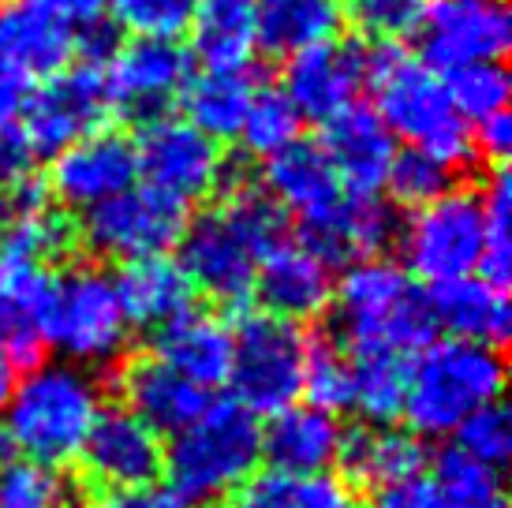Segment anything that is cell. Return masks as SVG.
<instances>
[{
  "instance_id": "6da1fadb",
  "label": "cell",
  "mask_w": 512,
  "mask_h": 508,
  "mask_svg": "<svg viewBox=\"0 0 512 508\" xmlns=\"http://www.w3.org/2000/svg\"><path fill=\"white\" fill-rule=\"evenodd\" d=\"M285 236V213L262 187H232L228 198L187 221L180 236V269L191 288L217 303H243L255 288L258 258Z\"/></svg>"
},
{
  "instance_id": "7a4b0ae2",
  "label": "cell",
  "mask_w": 512,
  "mask_h": 508,
  "mask_svg": "<svg viewBox=\"0 0 512 508\" xmlns=\"http://www.w3.org/2000/svg\"><path fill=\"white\" fill-rule=\"evenodd\" d=\"M101 415V385L75 363H34L15 378L4 408V438L23 460L64 467L79 460L83 441Z\"/></svg>"
},
{
  "instance_id": "3957f363",
  "label": "cell",
  "mask_w": 512,
  "mask_h": 508,
  "mask_svg": "<svg viewBox=\"0 0 512 508\" xmlns=\"http://www.w3.org/2000/svg\"><path fill=\"white\" fill-rule=\"evenodd\" d=\"M367 83L374 86L378 101L374 113L408 150L434 154L456 169L475 157L471 124L453 105L445 79L419 57L404 53L397 42L382 45L374 57H367Z\"/></svg>"
},
{
  "instance_id": "277c9868",
  "label": "cell",
  "mask_w": 512,
  "mask_h": 508,
  "mask_svg": "<svg viewBox=\"0 0 512 508\" xmlns=\"http://www.w3.org/2000/svg\"><path fill=\"white\" fill-rule=\"evenodd\" d=\"M412 355L400 415L415 438H453L468 415L501 400L505 363L494 348L445 337L427 340Z\"/></svg>"
},
{
  "instance_id": "5b68a950",
  "label": "cell",
  "mask_w": 512,
  "mask_h": 508,
  "mask_svg": "<svg viewBox=\"0 0 512 508\" xmlns=\"http://www.w3.org/2000/svg\"><path fill=\"white\" fill-rule=\"evenodd\" d=\"M333 311L352 352L412 355L434 333L423 284L389 258H356L333 284Z\"/></svg>"
},
{
  "instance_id": "8992f818",
  "label": "cell",
  "mask_w": 512,
  "mask_h": 508,
  "mask_svg": "<svg viewBox=\"0 0 512 508\" xmlns=\"http://www.w3.org/2000/svg\"><path fill=\"white\" fill-rule=\"evenodd\" d=\"M262 460V423L258 415L228 400V404H206L199 419H191L184 430L172 434L165 445V475L172 494L187 505L217 501L232 494Z\"/></svg>"
},
{
  "instance_id": "52a82bcc",
  "label": "cell",
  "mask_w": 512,
  "mask_h": 508,
  "mask_svg": "<svg viewBox=\"0 0 512 508\" xmlns=\"http://www.w3.org/2000/svg\"><path fill=\"white\" fill-rule=\"evenodd\" d=\"M311 340L303 325L277 318V314H247L232 329V363L228 385L236 404L251 415H277L303 396V370H307Z\"/></svg>"
},
{
  "instance_id": "ba28073f",
  "label": "cell",
  "mask_w": 512,
  "mask_h": 508,
  "mask_svg": "<svg viewBox=\"0 0 512 508\" xmlns=\"http://www.w3.org/2000/svg\"><path fill=\"white\" fill-rule=\"evenodd\" d=\"M131 318L116 296L109 273L94 266L68 269L53 281V303L45 322V344H53L64 363L105 367L124 355L131 340Z\"/></svg>"
},
{
  "instance_id": "9c48e42d",
  "label": "cell",
  "mask_w": 512,
  "mask_h": 508,
  "mask_svg": "<svg viewBox=\"0 0 512 508\" xmlns=\"http://www.w3.org/2000/svg\"><path fill=\"white\" fill-rule=\"evenodd\" d=\"M397 236L404 251V269L415 281H427L430 288L479 273L486 251L483 195L449 187L445 195L415 206L408 225Z\"/></svg>"
},
{
  "instance_id": "30bf717a",
  "label": "cell",
  "mask_w": 512,
  "mask_h": 508,
  "mask_svg": "<svg viewBox=\"0 0 512 508\" xmlns=\"http://www.w3.org/2000/svg\"><path fill=\"white\" fill-rule=\"evenodd\" d=\"M113 113V98L105 86V71L98 64L60 68L27 90L19 105V131L38 157H53L75 139L105 127Z\"/></svg>"
},
{
  "instance_id": "8fae6325",
  "label": "cell",
  "mask_w": 512,
  "mask_h": 508,
  "mask_svg": "<svg viewBox=\"0 0 512 508\" xmlns=\"http://www.w3.org/2000/svg\"><path fill=\"white\" fill-rule=\"evenodd\" d=\"M187 228V206L154 187H128L90 206L83 217L86 247L113 262L154 258L180 243Z\"/></svg>"
},
{
  "instance_id": "7c38bea8",
  "label": "cell",
  "mask_w": 512,
  "mask_h": 508,
  "mask_svg": "<svg viewBox=\"0 0 512 508\" xmlns=\"http://www.w3.org/2000/svg\"><path fill=\"white\" fill-rule=\"evenodd\" d=\"M135 165L146 187L176 202L210 198L225 184V150L221 142L202 135L184 116H154L135 139Z\"/></svg>"
},
{
  "instance_id": "4fadbf2b",
  "label": "cell",
  "mask_w": 512,
  "mask_h": 508,
  "mask_svg": "<svg viewBox=\"0 0 512 508\" xmlns=\"http://www.w3.org/2000/svg\"><path fill=\"white\" fill-rule=\"evenodd\" d=\"M266 195L277 202V210L285 217H296L303 240L329 258L344 202L352 191L341 184V176L333 172L322 146L296 139L288 150L266 157Z\"/></svg>"
},
{
  "instance_id": "5bb4252c",
  "label": "cell",
  "mask_w": 512,
  "mask_h": 508,
  "mask_svg": "<svg viewBox=\"0 0 512 508\" xmlns=\"http://www.w3.org/2000/svg\"><path fill=\"white\" fill-rule=\"evenodd\" d=\"M419 60L438 75L494 64L509 53L512 19L505 0H427L419 15Z\"/></svg>"
},
{
  "instance_id": "9a60e30c",
  "label": "cell",
  "mask_w": 512,
  "mask_h": 508,
  "mask_svg": "<svg viewBox=\"0 0 512 508\" xmlns=\"http://www.w3.org/2000/svg\"><path fill=\"white\" fill-rule=\"evenodd\" d=\"M105 86L113 109L131 116H161L191 79V53L176 38H131L105 60Z\"/></svg>"
},
{
  "instance_id": "2e32d148",
  "label": "cell",
  "mask_w": 512,
  "mask_h": 508,
  "mask_svg": "<svg viewBox=\"0 0 512 508\" xmlns=\"http://www.w3.org/2000/svg\"><path fill=\"white\" fill-rule=\"evenodd\" d=\"M139 165H135V142L120 131H90L72 146L53 154L49 191L68 210H90L105 198L135 187Z\"/></svg>"
},
{
  "instance_id": "e0dca14e",
  "label": "cell",
  "mask_w": 512,
  "mask_h": 508,
  "mask_svg": "<svg viewBox=\"0 0 512 508\" xmlns=\"http://www.w3.org/2000/svg\"><path fill=\"white\" fill-rule=\"evenodd\" d=\"M333 262L311 247L307 240H281L258 258L255 288L262 299V311L288 318V322H311L333 303Z\"/></svg>"
},
{
  "instance_id": "ac0fdd59",
  "label": "cell",
  "mask_w": 512,
  "mask_h": 508,
  "mask_svg": "<svg viewBox=\"0 0 512 508\" xmlns=\"http://www.w3.org/2000/svg\"><path fill=\"white\" fill-rule=\"evenodd\" d=\"M86 475L101 482L105 490H131V486H154L165 467V445L154 426H146L128 408H101L90 434L83 441Z\"/></svg>"
},
{
  "instance_id": "d6986e66",
  "label": "cell",
  "mask_w": 512,
  "mask_h": 508,
  "mask_svg": "<svg viewBox=\"0 0 512 508\" xmlns=\"http://www.w3.org/2000/svg\"><path fill=\"white\" fill-rule=\"evenodd\" d=\"M367 86V53L352 42H322L288 57L285 90L303 120L326 124L348 105L359 101V90Z\"/></svg>"
},
{
  "instance_id": "ffe728a7",
  "label": "cell",
  "mask_w": 512,
  "mask_h": 508,
  "mask_svg": "<svg viewBox=\"0 0 512 508\" xmlns=\"http://www.w3.org/2000/svg\"><path fill=\"white\" fill-rule=\"evenodd\" d=\"M53 281L45 262L0 254V355L12 367H34L42 359Z\"/></svg>"
},
{
  "instance_id": "44dd1931",
  "label": "cell",
  "mask_w": 512,
  "mask_h": 508,
  "mask_svg": "<svg viewBox=\"0 0 512 508\" xmlns=\"http://www.w3.org/2000/svg\"><path fill=\"white\" fill-rule=\"evenodd\" d=\"M322 154L329 157L341 184L356 195H378L397 161V139L382 124V116L370 105H348L344 113L326 120L322 131Z\"/></svg>"
},
{
  "instance_id": "7402d4cb",
  "label": "cell",
  "mask_w": 512,
  "mask_h": 508,
  "mask_svg": "<svg viewBox=\"0 0 512 508\" xmlns=\"http://www.w3.org/2000/svg\"><path fill=\"white\" fill-rule=\"evenodd\" d=\"M165 367L195 381L199 389H217L228 381V363H232V329H225L221 318L202 311H184L172 322L157 325L154 352Z\"/></svg>"
},
{
  "instance_id": "603a6c76",
  "label": "cell",
  "mask_w": 512,
  "mask_h": 508,
  "mask_svg": "<svg viewBox=\"0 0 512 508\" xmlns=\"http://www.w3.org/2000/svg\"><path fill=\"white\" fill-rule=\"evenodd\" d=\"M434 329H445L456 340L498 348L509 333V296L505 284L486 281L483 273H468L456 281L434 284L427 292Z\"/></svg>"
},
{
  "instance_id": "cb8c5ba5",
  "label": "cell",
  "mask_w": 512,
  "mask_h": 508,
  "mask_svg": "<svg viewBox=\"0 0 512 508\" xmlns=\"http://www.w3.org/2000/svg\"><path fill=\"white\" fill-rule=\"evenodd\" d=\"M344 430L333 411L288 404L262 426V456L281 471H326L341 456Z\"/></svg>"
},
{
  "instance_id": "d4e9b609",
  "label": "cell",
  "mask_w": 512,
  "mask_h": 508,
  "mask_svg": "<svg viewBox=\"0 0 512 508\" xmlns=\"http://www.w3.org/2000/svg\"><path fill=\"white\" fill-rule=\"evenodd\" d=\"M128 411H135L146 426H154L157 434H176L184 430L191 419H199L202 408L210 404V393L199 389L195 381L165 367L157 355L135 359L124 378H120Z\"/></svg>"
},
{
  "instance_id": "484cf974",
  "label": "cell",
  "mask_w": 512,
  "mask_h": 508,
  "mask_svg": "<svg viewBox=\"0 0 512 508\" xmlns=\"http://www.w3.org/2000/svg\"><path fill=\"white\" fill-rule=\"evenodd\" d=\"M228 508H363L356 486L329 471H251Z\"/></svg>"
},
{
  "instance_id": "4316f807",
  "label": "cell",
  "mask_w": 512,
  "mask_h": 508,
  "mask_svg": "<svg viewBox=\"0 0 512 508\" xmlns=\"http://www.w3.org/2000/svg\"><path fill=\"white\" fill-rule=\"evenodd\" d=\"M113 284L131 325H154L157 329V325L172 322L176 314L191 311V299H195L187 273L180 269V262H172L169 254L124 262Z\"/></svg>"
},
{
  "instance_id": "83f0119b",
  "label": "cell",
  "mask_w": 512,
  "mask_h": 508,
  "mask_svg": "<svg viewBox=\"0 0 512 508\" xmlns=\"http://www.w3.org/2000/svg\"><path fill=\"white\" fill-rule=\"evenodd\" d=\"M0 49L27 79H45L68 68L75 53V34L60 27L34 0H15L0 12Z\"/></svg>"
},
{
  "instance_id": "f1b7e54d",
  "label": "cell",
  "mask_w": 512,
  "mask_h": 508,
  "mask_svg": "<svg viewBox=\"0 0 512 508\" xmlns=\"http://www.w3.org/2000/svg\"><path fill=\"white\" fill-rule=\"evenodd\" d=\"M187 30L206 68H247L258 53L255 0H199Z\"/></svg>"
},
{
  "instance_id": "f546056e",
  "label": "cell",
  "mask_w": 512,
  "mask_h": 508,
  "mask_svg": "<svg viewBox=\"0 0 512 508\" xmlns=\"http://www.w3.org/2000/svg\"><path fill=\"white\" fill-rule=\"evenodd\" d=\"M258 49L270 57H296L333 42L344 23L341 0H255Z\"/></svg>"
},
{
  "instance_id": "4dcf8cb0",
  "label": "cell",
  "mask_w": 512,
  "mask_h": 508,
  "mask_svg": "<svg viewBox=\"0 0 512 508\" xmlns=\"http://www.w3.org/2000/svg\"><path fill=\"white\" fill-rule=\"evenodd\" d=\"M255 90L247 68H206L202 75H191L180 90L184 120L214 142L236 139Z\"/></svg>"
},
{
  "instance_id": "1f68e13d",
  "label": "cell",
  "mask_w": 512,
  "mask_h": 508,
  "mask_svg": "<svg viewBox=\"0 0 512 508\" xmlns=\"http://www.w3.org/2000/svg\"><path fill=\"white\" fill-rule=\"evenodd\" d=\"M423 441L397 430V426H363L344 434L341 460L348 471V482H363V486H385V482L408 479L415 471H423Z\"/></svg>"
},
{
  "instance_id": "d6a6232c",
  "label": "cell",
  "mask_w": 512,
  "mask_h": 508,
  "mask_svg": "<svg viewBox=\"0 0 512 508\" xmlns=\"http://www.w3.org/2000/svg\"><path fill=\"white\" fill-rule=\"evenodd\" d=\"M352 355V408L374 426L400 419L408 389V355L397 352H348Z\"/></svg>"
},
{
  "instance_id": "836d02e7",
  "label": "cell",
  "mask_w": 512,
  "mask_h": 508,
  "mask_svg": "<svg viewBox=\"0 0 512 508\" xmlns=\"http://www.w3.org/2000/svg\"><path fill=\"white\" fill-rule=\"evenodd\" d=\"M400 217L397 210L378 195H348L341 213V225L329 247V258L341 262V258H374L382 254L389 243L397 240Z\"/></svg>"
},
{
  "instance_id": "e575fe53",
  "label": "cell",
  "mask_w": 512,
  "mask_h": 508,
  "mask_svg": "<svg viewBox=\"0 0 512 508\" xmlns=\"http://www.w3.org/2000/svg\"><path fill=\"white\" fill-rule=\"evenodd\" d=\"M299 127H303V116L296 113V105L288 101L285 90L281 86H266V90H255L236 139L243 142L247 154L266 161V157L281 154V150H288L299 139Z\"/></svg>"
},
{
  "instance_id": "d590c367",
  "label": "cell",
  "mask_w": 512,
  "mask_h": 508,
  "mask_svg": "<svg viewBox=\"0 0 512 508\" xmlns=\"http://www.w3.org/2000/svg\"><path fill=\"white\" fill-rule=\"evenodd\" d=\"M441 79H445L449 98L468 124H483L490 116L509 113V75L501 68V60L445 71Z\"/></svg>"
},
{
  "instance_id": "8d00e7d4",
  "label": "cell",
  "mask_w": 512,
  "mask_h": 508,
  "mask_svg": "<svg viewBox=\"0 0 512 508\" xmlns=\"http://www.w3.org/2000/svg\"><path fill=\"white\" fill-rule=\"evenodd\" d=\"M68 243H72V232H68V225H64L49 206L12 213V217L0 225V254L34 258V262H45V266H49Z\"/></svg>"
},
{
  "instance_id": "74e56055",
  "label": "cell",
  "mask_w": 512,
  "mask_h": 508,
  "mask_svg": "<svg viewBox=\"0 0 512 508\" xmlns=\"http://www.w3.org/2000/svg\"><path fill=\"white\" fill-rule=\"evenodd\" d=\"M303 396L307 404L333 415L352 408V355L341 352L333 340L311 344L303 370Z\"/></svg>"
},
{
  "instance_id": "f35d334b",
  "label": "cell",
  "mask_w": 512,
  "mask_h": 508,
  "mask_svg": "<svg viewBox=\"0 0 512 508\" xmlns=\"http://www.w3.org/2000/svg\"><path fill=\"white\" fill-rule=\"evenodd\" d=\"M72 490L57 467L15 460L0 467V508H68Z\"/></svg>"
},
{
  "instance_id": "ab89813d",
  "label": "cell",
  "mask_w": 512,
  "mask_h": 508,
  "mask_svg": "<svg viewBox=\"0 0 512 508\" xmlns=\"http://www.w3.org/2000/svg\"><path fill=\"white\" fill-rule=\"evenodd\" d=\"M453 180H456V165H449V161L423 154V150H397V161L389 169L385 187L404 206H423L430 198L445 195L453 187Z\"/></svg>"
},
{
  "instance_id": "60d3db41",
  "label": "cell",
  "mask_w": 512,
  "mask_h": 508,
  "mask_svg": "<svg viewBox=\"0 0 512 508\" xmlns=\"http://www.w3.org/2000/svg\"><path fill=\"white\" fill-rule=\"evenodd\" d=\"M509 210H512V195H509V172L494 169L490 184L483 187V221H486V251H483V273L486 281L505 284L509 281V266H512V232H509Z\"/></svg>"
},
{
  "instance_id": "b9f144b4",
  "label": "cell",
  "mask_w": 512,
  "mask_h": 508,
  "mask_svg": "<svg viewBox=\"0 0 512 508\" xmlns=\"http://www.w3.org/2000/svg\"><path fill=\"white\" fill-rule=\"evenodd\" d=\"M199 0H109L113 23L135 38H180Z\"/></svg>"
},
{
  "instance_id": "7bdbcfd3",
  "label": "cell",
  "mask_w": 512,
  "mask_h": 508,
  "mask_svg": "<svg viewBox=\"0 0 512 508\" xmlns=\"http://www.w3.org/2000/svg\"><path fill=\"white\" fill-rule=\"evenodd\" d=\"M427 0H344L341 12L352 19V27L378 45L400 42L404 34H415L419 15Z\"/></svg>"
},
{
  "instance_id": "ee69618b",
  "label": "cell",
  "mask_w": 512,
  "mask_h": 508,
  "mask_svg": "<svg viewBox=\"0 0 512 508\" xmlns=\"http://www.w3.org/2000/svg\"><path fill=\"white\" fill-rule=\"evenodd\" d=\"M456 449L468 452L471 460H479V464L494 467L498 471L505 460H509L512 452V419L509 411L498 404H486L479 408L475 415H468L460 430H456Z\"/></svg>"
},
{
  "instance_id": "f6af8a7d",
  "label": "cell",
  "mask_w": 512,
  "mask_h": 508,
  "mask_svg": "<svg viewBox=\"0 0 512 508\" xmlns=\"http://www.w3.org/2000/svg\"><path fill=\"white\" fill-rule=\"evenodd\" d=\"M434 479H438L464 508H479V505H486V501L501 497L498 471L479 464V460H471L468 452H460L456 445H449V449L438 456Z\"/></svg>"
},
{
  "instance_id": "bcb514c9",
  "label": "cell",
  "mask_w": 512,
  "mask_h": 508,
  "mask_svg": "<svg viewBox=\"0 0 512 508\" xmlns=\"http://www.w3.org/2000/svg\"><path fill=\"white\" fill-rule=\"evenodd\" d=\"M370 508H464L434 475L415 471L408 479L385 482L370 501Z\"/></svg>"
},
{
  "instance_id": "7dc6e473",
  "label": "cell",
  "mask_w": 512,
  "mask_h": 508,
  "mask_svg": "<svg viewBox=\"0 0 512 508\" xmlns=\"http://www.w3.org/2000/svg\"><path fill=\"white\" fill-rule=\"evenodd\" d=\"M34 161H38V154L23 139L19 124H0V195L34 180Z\"/></svg>"
},
{
  "instance_id": "c3c4849f",
  "label": "cell",
  "mask_w": 512,
  "mask_h": 508,
  "mask_svg": "<svg viewBox=\"0 0 512 508\" xmlns=\"http://www.w3.org/2000/svg\"><path fill=\"white\" fill-rule=\"evenodd\" d=\"M86 508H191L184 497L161 486H131V490H105Z\"/></svg>"
},
{
  "instance_id": "681fc988",
  "label": "cell",
  "mask_w": 512,
  "mask_h": 508,
  "mask_svg": "<svg viewBox=\"0 0 512 508\" xmlns=\"http://www.w3.org/2000/svg\"><path fill=\"white\" fill-rule=\"evenodd\" d=\"M34 4L72 34H83V30L105 23V12H109V0H34Z\"/></svg>"
},
{
  "instance_id": "f907efd6",
  "label": "cell",
  "mask_w": 512,
  "mask_h": 508,
  "mask_svg": "<svg viewBox=\"0 0 512 508\" xmlns=\"http://www.w3.org/2000/svg\"><path fill=\"white\" fill-rule=\"evenodd\" d=\"M471 150L483 154L486 161L501 165L512 150V116L498 113L490 116V120H483V124H475V131H471Z\"/></svg>"
},
{
  "instance_id": "816d5d0a",
  "label": "cell",
  "mask_w": 512,
  "mask_h": 508,
  "mask_svg": "<svg viewBox=\"0 0 512 508\" xmlns=\"http://www.w3.org/2000/svg\"><path fill=\"white\" fill-rule=\"evenodd\" d=\"M27 90L30 79L0 49V124H12V116H19V105L27 98Z\"/></svg>"
},
{
  "instance_id": "f5cc1de1",
  "label": "cell",
  "mask_w": 512,
  "mask_h": 508,
  "mask_svg": "<svg viewBox=\"0 0 512 508\" xmlns=\"http://www.w3.org/2000/svg\"><path fill=\"white\" fill-rule=\"evenodd\" d=\"M15 389V367L0 355V415H4V408H8V396H12Z\"/></svg>"
},
{
  "instance_id": "db71d44e",
  "label": "cell",
  "mask_w": 512,
  "mask_h": 508,
  "mask_svg": "<svg viewBox=\"0 0 512 508\" xmlns=\"http://www.w3.org/2000/svg\"><path fill=\"white\" fill-rule=\"evenodd\" d=\"M8 221V202H4V195H0V225Z\"/></svg>"
},
{
  "instance_id": "11a10c76",
  "label": "cell",
  "mask_w": 512,
  "mask_h": 508,
  "mask_svg": "<svg viewBox=\"0 0 512 508\" xmlns=\"http://www.w3.org/2000/svg\"><path fill=\"white\" fill-rule=\"evenodd\" d=\"M479 508H505V501H501V497H494V501H486V505H479Z\"/></svg>"
}]
</instances>
